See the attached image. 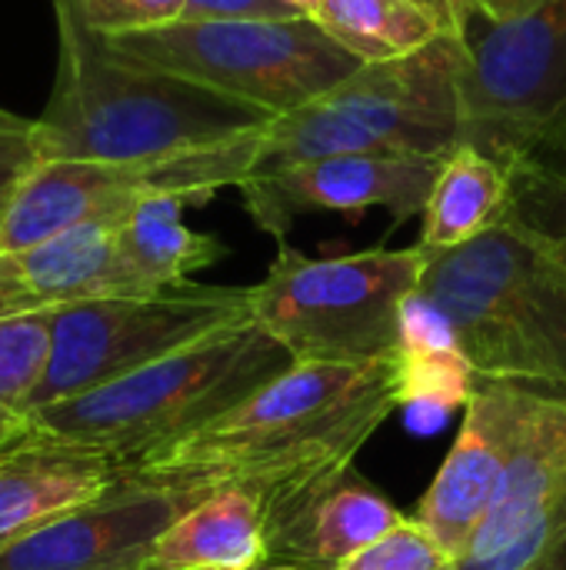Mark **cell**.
<instances>
[{
    "label": "cell",
    "mask_w": 566,
    "mask_h": 570,
    "mask_svg": "<svg viewBox=\"0 0 566 570\" xmlns=\"http://www.w3.org/2000/svg\"><path fill=\"white\" fill-rule=\"evenodd\" d=\"M87 23L103 33H133L153 30L183 20V0H77Z\"/></svg>",
    "instance_id": "cell-27"
},
{
    "label": "cell",
    "mask_w": 566,
    "mask_h": 570,
    "mask_svg": "<svg viewBox=\"0 0 566 570\" xmlns=\"http://www.w3.org/2000/svg\"><path fill=\"white\" fill-rule=\"evenodd\" d=\"M267 561V521L257 498L224 488L190 504L160 534L147 570H250Z\"/></svg>",
    "instance_id": "cell-18"
},
{
    "label": "cell",
    "mask_w": 566,
    "mask_h": 570,
    "mask_svg": "<svg viewBox=\"0 0 566 570\" xmlns=\"http://www.w3.org/2000/svg\"><path fill=\"white\" fill-rule=\"evenodd\" d=\"M400 404L467 407L480 377L470 367L450 321L417 291L400 314Z\"/></svg>",
    "instance_id": "cell-21"
},
{
    "label": "cell",
    "mask_w": 566,
    "mask_h": 570,
    "mask_svg": "<svg viewBox=\"0 0 566 570\" xmlns=\"http://www.w3.org/2000/svg\"><path fill=\"white\" fill-rule=\"evenodd\" d=\"M397 407V357L374 364H294L224 417L120 474L197 498L237 488L257 498L264 521H274L350 471Z\"/></svg>",
    "instance_id": "cell-1"
},
{
    "label": "cell",
    "mask_w": 566,
    "mask_h": 570,
    "mask_svg": "<svg viewBox=\"0 0 566 570\" xmlns=\"http://www.w3.org/2000/svg\"><path fill=\"white\" fill-rule=\"evenodd\" d=\"M566 521V401L530 391L497 498L460 570H527Z\"/></svg>",
    "instance_id": "cell-12"
},
{
    "label": "cell",
    "mask_w": 566,
    "mask_h": 570,
    "mask_svg": "<svg viewBox=\"0 0 566 570\" xmlns=\"http://www.w3.org/2000/svg\"><path fill=\"white\" fill-rule=\"evenodd\" d=\"M414 3L440 27V33L464 37L470 20V0H414Z\"/></svg>",
    "instance_id": "cell-29"
},
{
    "label": "cell",
    "mask_w": 566,
    "mask_h": 570,
    "mask_svg": "<svg viewBox=\"0 0 566 570\" xmlns=\"http://www.w3.org/2000/svg\"><path fill=\"white\" fill-rule=\"evenodd\" d=\"M200 498L117 474L93 501L0 551V570H147L160 534Z\"/></svg>",
    "instance_id": "cell-13"
},
{
    "label": "cell",
    "mask_w": 566,
    "mask_h": 570,
    "mask_svg": "<svg viewBox=\"0 0 566 570\" xmlns=\"http://www.w3.org/2000/svg\"><path fill=\"white\" fill-rule=\"evenodd\" d=\"M187 204L177 194L147 197L117 227V250L150 294L180 291L190 284V274L227 257V247L214 234L183 224Z\"/></svg>",
    "instance_id": "cell-19"
},
{
    "label": "cell",
    "mask_w": 566,
    "mask_h": 570,
    "mask_svg": "<svg viewBox=\"0 0 566 570\" xmlns=\"http://www.w3.org/2000/svg\"><path fill=\"white\" fill-rule=\"evenodd\" d=\"M510 214V170L470 144L447 154L430 200L424 207L420 247L427 254L454 250Z\"/></svg>",
    "instance_id": "cell-20"
},
{
    "label": "cell",
    "mask_w": 566,
    "mask_h": 570,
    "mask_svg": "<svg viewBox=\"0 0 566 570\" xmlns=\"http://www.w3.org/2000/svg\"><path fill=\"white\" fill-rule=\"evenodd\" d=\"M447 157H377L344 154L280 164L250 174L237 190L250 220L277 237H287L304 214H347L354 220L370 207L390 210L397 224L424 214L437 174Z\"/></svg>",
    "instance_id": "cell-11"
},
{
    "label": "cell",
    "mask_w": 566,
    "mask_h": 570,
    "mask_svg": "<svg viewBox=\"0 0 566 570\" xmlns=\"http://www.w3.org/2000/svg\"><path fill=\"white\" fill-rule=\"evenodd\" d=\"M530 387L480 381L464 407L460 434L440 464L437 478L417 504V518L457 561L470 551L494 498L507 461L514 454Z\"/></svg>",
    "instance_id": "cell-14"
},
{
    "label": "cell",
    "mask_w": 566,
    "mask_h": 570,
    "mask_svg": "<svg viewBox=\"0 0 566 570\" xmlns=\"http://www.w3.org/2000/svg\"><path fill=\"white\" fill-rule=\"evenodd\" d=\"M280 3H287L294 13H300V17H310V20H314V13L320 10V0H280Z\"/></svg>",
    "instance_id": "cell-31"
},
{
    "label": "cell",
    "mask_w": 566,
    "mask_h": 570,
    "mask_svg": "<svg viewBox=\"0 0 566 570\" xmlns=\"http://www.w3.org/2000/svg\"><path fill=\"white\" fill-rule=\"evenodd\" d=\"M117 220H90L0 254V317L43 314L87 301L150 297L117 250Z\"/></svg>",
    "instance_id": "cell-15"
},
{
    "label": "cell",
    "mask_w": 566,
    "mask_h": 570,
    "mask_svg": "<svg viewBox=\"0 0 566 570\" xmlns=\"http://www.w3.org/2000/svg\"><path fill=\"white\" fill-rule=\"evenodd\" d=\"M464 144L507 170L566 117V0H470Z\"/></svg>",
    "instance_id": "cell-8"
},
{
    "label": "cell",
    "mask_w": 566,
    "mask_h": 570,
    "mask_svg": "<svg viewBox=\"0 0 566 570\" xmlns=\"http://www.w3.org/2000/svg\"><path fill=\"white\" fill-rule=\"evenodd\" d=\"M314 23L360 63L410 57L440 37L414 0H320Z\"/></svg>",
    "instance_id": "cell-22"
},
{
    "label": "cell",
    "mask_w": 566,
    "mask_h": 570,
    "mask_svg": "<svg viewBox=\"0 0 566 570\" xmlns=\"http://www.w3.org/2000/svg\"><path fill=\"white\" fill-rule=\"evenodd\" d=\"M230 17H300L280 0H183V20H230Z\"/></svg>",
    "instance_id": "cell-28"
},
{
    "label": "cell",
    "mask_w": 566,
    "mask_h": 570,
    "mask_svg": "<svg viewBox=\"0 0 566 570\" xmlns=\"http://www.w3.org/2000/svg\"><path fill=\"white\" fill-rule=\"evenodd\" d=\"M57 80L37 137L43 160H147L264 130L254 104L117 53L77 0H53Z\"/></svg>",
    "instance_id": "cell-2"
},
{
    "label": "cell",
    "mask_w": 566,
    "mask_h": 570,
    "mask_svg": "<svg viewBox=\"0 0 566 570\" xmlns=\"http://www.w3.org/2000/svg\"><path fill=\"white\" fill-rule=\"evenodd\" d=\"M260 147L264 130L173 157L47 160L10 210L0 254L90 220L127 217L147 197L177 194L190 204H207L217 190L240 187L260 167Z\"/></svg>",
    "instance_id": "cell-10"
},
{
    "label": "cell",
    "mask_w": 566,
    "mask_h": 570,
    "mask_svg": "<svg viewBox=\"0 0 566 570\" xmlns=\"http://www.w3.org/2000/svg\"><path fill=\"white\" fill-rule=\"evenodd\" d=\"M460 67L464 43L450 33L410 57L364 63L324 97L274 117L264 127L257 170L344 154H454L464 144Z\"/></svg>",
    "instance_id": "cell-5"
},
{
    "label": "cell",
    "mask_w": 566,
    "mask_h": 570,
    "mask_svg": "<svg viewBox=\"0 0 566 570\" xmlns=\"http://www.w3.org/2000/svg\"><path fill=\"white\" fill-rule=\"evenodd\" d=\"M337 570H460V561L420 521H400Z\"/></svg>",
    "instance_id": "cell-25"
},
{
    "label": "cell",
    "mask_w": 566,
    "mask_h": 570,
    "mask_svg": "<svg viewBox=\"0 0 566 570\" xmlns=\"http://www.w3.org/2000/svg\"><path fill=\"white\" fill-rule=\"evenodd\" d=\"M420 294L450 321L480 381L566 394V247L504 217L427 254Z\"/></svg>",
    "instance_id": "cell-3"
},
{
    "label": "cell",
    "mask_w": 566,
    "mask_h": 570,
    "mask_svg": "<svg viewBox=\"0 0 566 570\" xmlns=\"http://www.w3.org/2000/svg\"><path fill=\"white\" fill-rule=\"evenodd\" d=\"M43 150L37 137V120L17 117L0 107V237L10 210L17 207L30 177L43 167Z\"/></svg>",
    "instance_id": "cell-26"
},
{
    "label": "cell",
    "mask_w": 566,
    "mask_h": 570,
    "mask_svg": "<svg viewBox=\"0 0 566 570\" xmlns=\"http://www.w3.org/2000/svg\"><path fill=\"white\" fill-rule=\"evenodd\" d=\"M424 267L420 244L314 261L280 240L267 277L250 287V314L297 364L390 361L404 304L420 291Z\"/></svg>",
    "instance_id": "cell-6"
},
{
    "label": "cell",
    "mask_w": 566,
    "mask_h": 570,
    "mask_svg": "<svg viewBox=\"0 0 566 570\" xmlns=\"http://www.w3.org/2000/svg\"><path fill=\"white\" fill-rule=\"evenodd\" d=\"M53 361V311L0 317V451L23 441L27 417Z\"/></svg>",
    "instance_id": "cell-23"
},
{
    "label": "cell",
    "mask_w": 566,
    "mask_h": 570,
    "mask_svg": "<svg viewBox=\"0 0 566 570\" xmlns=\"http://www.w3.org/2000/svg\"><path fill=\"white\" fill-rule=\"evenodd\" d=\"M250 570H300V568H290V564H274V561H267V564H260V568H250Z\"/></svg>",
    "instance_id": "cell-32"
},
{
    "label": "cell",
    "mask_w": 566,
    "mask_h": 570,
    "mask_svg": "<svg viewBox=\"0 0 566 570\" xmlns=\"http://www.w3.org/2000/svg\"><path fill=\"white\" fill-rule=\"evenodd\" d=\"M294 364L290 351L250 321L100 391L43 407L27 431L103 451L120 474L224 417Z\"/></svg>",
    "instance_id": "cell-4"
},
{
    "label": "cell",
    "mask_w": 566,
    "mask_h": 570,
    "mask_svg": "<svg viewBox=\"0 0 566 570\" xmlns=\"http://www.w3.org/2000/svg\"><path fill=\"white\" fill-rule=\"evenodd\" d=\"M527 570H566V521L550 534V541Z\"/></svg>",
    "instance_id": "cell-30"
},
{
    "label": "cell",
    "mask_w": 566,
    "mask_h": 570,
    "mask_svg": "<svg viewBox=\"0 0 566 570\" xmlns=\"http://www.w3.org/2000/svg\"><path fill=\"white\" fill-rule=\"evenodd\" d=\"M117 481L103 451L30 431L0 451V551L93 501Z\"/></svg>",
    "instance_id": "cell-16"
},
{
    "label": "cell",
    "mask_w": 566,
    "mask_h": 570,
    "mask_svg": "<svg viewBox=\"0 0 566 570\" xmlns=\"http://www.w3.org/2000/svg\"><path fill=\"white\" fill-rule=\"evenodd\" d=\"M510 217L566 247V117L510 167Z\"/></svg>",
    "instance_id": "cell-24"
},
{
    "label": "cell",
    "mask_w": 566,
    "mask_h": 570,
    "mask_svg": "<svg viewBox=\"0 0 566 570\" xmlns=\"http://www.w3.org/2000/svg\"><path fill=\"white\" fill-rule=\"evenodd\" d=\"M250 321V287L187 284L150 297L60 307L53 311V361L33 397L30 417Z\"/></svg>",
    "instance_id": "cell-9"
},
{
    "label": "cell",
    "mask_w": 566,
    "mask_h": 570,
    "mask_svg": "<svg viewBox=\"0 0 566 570\" xmlns=\"http://www.w3.org/2000/svg\"><path fill=\"white\" fill-rule=\"evenodd\" d=\"M103 40L137 63L220 90L270 117L324 97L364 67L310 17L177 20Z\"/></svg>",
    "instance_id": "cell-7"
},
{
    "label": "cell",
    "mask_w": 566,
    "mask_h": 570,
    "mask_svg": "<svg viewBox=\"0 0 566 570\" xmlns=\"http://www.w3.org/2000/svg\"><path fill=\"white\" fill-rule=\"evenodd\" d=\"M400 521L407 518L350 468L267 521L270 561L300 570H337Z\"/></svg>",
    "instance_id": "cell-17"
}]
</instances>
